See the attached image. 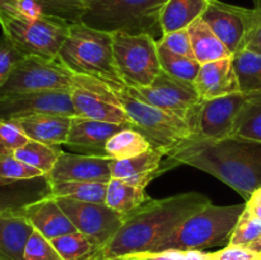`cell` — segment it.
<instances>
[{"label": "cell", "instance_id": "obj_1", "mask_svg": "<svg viewBox=\"0 0 261 260\" xmlns=\"http://www.w3.org/2000/svg\"><path fill=\"white\" fill-rule=\"evenodd\" d=\"M189 165L214 176L236 190L245 200L261 188V143L228 137L206 140L189 137L166 154V171Z\"/></svg>", "mask_w": 261, "mask_h": 260}, {"label": "cell", "instance_id": "obj_2", "mask_svg": "<svg viewBox=\"0 0 261 260\" xmlns=\"http://www.w3.org/2000/svg\"><path fill=\"white\" fill-rule=\"evenodd\" d=\"M211 204L200 193H184L165 199H150L132 212L111 241L98 252V260L150 252L181 223Z\"/></svg>", "mask_w": 261, "mask_h": 260}, {"label": "cell", "instance_id": "obj_3", "mask_svg": "<svg viewBox=\"0 0 261 260\" xmlns=\"http://www.w3.org/2000/svg\"><path fill=\"white\" fill-rule=\"evenodd\" d=\"M0 27L23 56L58 59L70 24L42 14L28 0H19L0 13Z\"/></svg>", "mask_w": 261, "mask_h": 260}, {"label": "cell", "instance_id": "obj_4", "mask_svg": "<svg viewBox=\"0 0 261 260\" xmlns=\"http://www.w3.org/2000/svg\"><path fill=\"white\" fill-rule=\"evenodd\" d=\"M58 59L74 74L99 79L114 91L125 87L115 64L112 33L84 23L70 24Z\"/></svg>", "mask_w": 261, "mask_h": 260}, {"label": "cell", "instance_id": "obj_5", "mask_svg": "<svg viewBox=\"0 0 261 260\" xmlns=\"http://www.w3.org/2000/svg\"><path fill=\"white\" fill-rule=\"evenodd\" d=\"M167 0H87L82 23L105 32L163 36L161 12Z\"/></svg>", "mask_w": 261, "mask_h": 260}, {"label": "cell", "instance_id": "obj_6", "mask_svg": "<svg viewBox=\"0 0 261 260\" xmlns=\"http://www.w3.org/2000/svg\"><path fill=\"white\" fill-rule=\"evenodd\" d=\"M246 203L236 205H213L209 204L201 211L189 217L172 233L166 237L150 252L166 250H205L222 246L229 241L240 216Z\"/></svg>", "mask_w": 261, "mask_h": 260}, {"label": "cell", "instance_id": "obj_7", "mask_svg": "<svg viewBox=\"0 0 261 260\" xmlns=\"http://www.w3.org/2000/svg\"><path fill=\"white\" fill-rule=\"evenodd\" d=\"M134 129L142 133L152 148L167 154L173 147L191 137L188 122L180 116L133 96L126 86L116 91Z\"/></svg>", "mask_w": 261, "mask_h": 260}, {"label": "cell", "instance_id": "obj_8", "mask_svg": "<svg viewBox=\"0 0 261 260\" xmlns=\"http://www.w3.org/2000/svg\"><path fill=\"white\" fill-rule=\"evenodd\" d=\"M117 71L126 87L140 88L154 82L161 69L157 41L147 33H112Z\"/></svg>", "mask_w": 261, "mask_h": 260}, {"label": "cell", "instance_id": "obj_9", "mask_svg": "<svg viewBox=\"0 0 261 260\" xmlns=\"http://www.w3.org/2000/svg\"><path fill=\"white\" fill-rule=\"evenodd\" d=\"M74 75L59 59L23 56L0 89V96L37 91L69 92Z\"/></svg>", "mask_w": 261, "mask_h": 260}, {"label": "cell", "instance_id": "obj_10", "mask_svg": "<svg viewBox=\"0 0 261 260\" xmlns=\"http://www.w3.org/2000/svg\"><path fill=\"white\" fill-rule=\"evenodd\" d=\"M69 93L76 116L114 124H132L116 91L99 79L75 74Z\"/></svg>", "mask_w": 261, "mask_h": 260}, {"label": "cell", "instance_id": "obj_11", "mask_svg": "<svg viewBox=\"0 0 261 260\" xmlns=\"http://www.w3.org/2000/svg\"><path fill=\"white\" fill-rule=\"evenodd\" d=\"M246 98L247 93L236 92L218 98L199 99L186 116L191 135L206 140L231 137L234 119Z\"/></svg>", "mask_w": 261, "mask_h": 260}, {"label": "cell", "instance_id": "obj_12", "mask_svg": "<svg viewBox=\"0 0 261 260\" xmlns=\"http://www.w3.org/2000/svg\"><path fill=\"white\" fill-rule=\"evenodd\" d=\"M76 231L83 233L101 251L124 224L126 216L106 203H88L69 198H56Z\"/></svg>", "mask_w": 261, "mask_h": 260}, {"label": "cell", "instance_id": "obj_13", "mask_svg": "<svg viewBox=\"0 0 261 260\" xmlns=\"http://www.w3.org/2000/svg\"><path fill=\"white\" fill-rule=\"evenodd\" d=\"M133 96L148 102L165 111L175 114L186 121L189 111L199 102V94L194 82L175 78L161 70L150 86L132 88L126 87Z\"/></svg>", "mask_w": 261, "mask_h": 260}, {"label": "cell", "instance_id": "obj_14", "mask_svg": "<svg viewBox=\"0 0 261 260\" xmlns=\"http://www.w3.org/2000/svg\"><path fill=\"white\" fill-rule=\"evenodd\" d=\"M36 115L76 116L69 92L37 91L0 96V119L17 120Z\"/></svg>", "mask_w": 261, "mask_h": 260}, {"label": "cell", "instance_id": "obj_15", "mask_svg": "<svg viewBox=\"0 0 261 260\" xmlns=\"http://www.w3.org/2000/svg\"><path fill=\"white\" fill-rule=\"evenodd\" d=\"M252 9L227 4L219 0H209V5L201 19L211 27L217 37L233 55L244 48Z\"/></svg>", "mask_w": 261, "mask_h": 260}, {"label": "cell", "instance_id": "obj_16", "mask_svg": "<svg viewBox=\"0 0 261 260\" xmlns=\"http://www.w3.org/2000/svg\"><path fill=\"white\" fill-rule=\"evenodd\" d=\"M114 160L103 155L82 154L63 152L48 173L51 183L61 181H99L111 180V166Z\"/></svg>", "mask_w": 261, "mask_h": 260}, {"label": "cell", "instance_id": "obj_17", "mask_svg": "<svg viewBox=\"0 0 261 260\" xmlns=\"http://www.w3.org/2000/svg\"><path fill=\"white\" fill-rule=\"evenodd\" d=\"M126 127H134V125L114 124L82 116H73L65 145L70 149L79 150L82 154L107 157L105 150L107 140L117 132Z\"/></svg>", "mask_w": 261, "mask_h": 260}, {"label": "cell", "instance_id": "obj_18", "mask_svg": "<svg viewBox=\"0 0 261 260\" xmlns=\"http://www.w3.org/2000/svg\"><path fill=\"white\" fill-rule=\"evenodd\" d=\"M51 195L47 175L24 180L0 177V214L22 213L28 205Z\"/></svg>", "mask_w": 261, "mask_h": 260}, {"label": "cell", "instance_id": "obj_19", "mask_svg": "<svg viewBox=\"0 0 261 260\" xmlns=\"http://www.w3.org/2000/svg\"><path fill=\"white\" fill-rule=\"evenodd\" d=\"M194 84L200 99H213L240 92L232 58L203 64Z\"/></svg>", "mask_w": 261, "mask_h": 260}, {"label": "cell", "instance_id": "obj_20", "mask_svg": "<svg viewBox=\"0 0 261 260\" xmlns=\"http://www.w3.org/2000/svg\"><path fill=\"white\" fill-rule=\"evenodd\" d=\"M22 213L32 224L33 228L48 240L76 232L73 222L53 195L31 204Z\"/></svg>", "mask_w": 261, "mask_h": 260}, {"label": "cell", "instance_id": "obj_21", "mask_svg": "<svg viewBox=\"0 0 261 260\" xmlns=\"http://www.w3.org/2000/svg\"><path fill=\"white\" fill-rule=\"evenodd\" d=\"M73 116L65 115H36L14 121L31 140L50 145L65 144Z\"/></svg>", "mask_w": 261, "mask_h": 260}, {"label": "cell", "instance_id": "obj_22", "mask_svg": "<svg viewBox=\"0 0 261 260\" xmlns=\"http://www.w3.org/2000/svg\"><path fill=\"white\" fill-rule=\"evenodd\" d=\"M33 231L23 213L0 214V260H23L25 244Z\"/></svg>", "mask_w": 261, "mask_h": 260}, {"label": "cell", "instance_id": "obj_23", "mask_svg": "<svg viewBox=\"0 0 261 260\" xmlns=\"http://www.w3.org/2000/svg\"><path fill=\"white\" fill-rule=\"evenodd\" d=\"M188 32L190 36L194 56L201 65L221 59L232 58L231 51L201 18L189 25Z\"/></svg>", "mask_w": 261, "mask_h": 260}, {"label": "cell", "instance_id": "obj_24", "mask_svg": "<svg viewBox=\"0 0 261 260\" xmlns=\"http://www.w3.org/2000/svg\"><path fill=\"white\" fill-rule=\"evenodd\" d=\"M209 0H167L161 12L163 35L186 30L191 23L201 18Z\"/></svg>", "mask_w": 261, "mask_h": 260}, {"label": "cell", "instance_id": "obj_25", "mask_svg": "<svg viewBox=\"0 0 261 260\" xmlns=\"http://www.w3.org/2000/svg\"><path fill=\"white\" fill-rule=\"evenodd\" d=\"M163 157L165 154L161 150L150 148L147 152L127 160H114L111 166V177L120 180L133 177L155 178L165 172V168L162 167Z\"/></svg>", "mask_w": 261, "mask_h": 260}, {"label": "cell", "instance_id": "obj_26", "mask_svg": "<svg viewBox=\"0 0 261 260\" xmlns=\"http://www.w3.org/2000/svg\"><path fill=\"white\" fill-rule=\"evenodd\" d=\"M150 198L145 193V188L134 185L129 181L111 178L107 184L106 200L105 203L110 208L127 216L132 212L137 211L144 205Z\"/></svg>", "mask_w": 261, "mask_h": 260}, {"label": "cell", "instance_id": "obj_27", "mask_svg": "<svg viewBox=\"0 0 261 260\" xmlns=\"http://www.w3.org/2000/svg\"><path fill=\"white\" fill-rule=\"evenodd\" d=\"M231 137L261 143V92L247 94L234 119Z\"/></svg>", "mask_w": 261, "mask_h": 260}, {"label": "cell", "instance_id": "obj_28", "mask_svg": "<svg viewBox=\"0 0 261 260\" xmlns=\"http://www.w3.org/2000/svg\"><path fill=\"white\" fill-rule=\"evenodd\" d=\"M152 148L149 140L134 127H126L112 135L106 143V155L115 161L127 160Z\"/></svg>", "mask_w": 261, "mask_h": 260}, {"label": "cell", "instance_id": "obj_29", "mask_svg": "<svg viewBox=\"0 0 261 260\" xmlns=\"http://www.w3.org/2000/svg\"><path fill=\"white\" fill-rule=\"evenodd\" d=\"M234 73L239 81L240 92H261V55L254 51L242 50L232 55Z\"/></svg>", "mask_w": 261, "mask_h": 260}, {"label": "cell", "instance_id": "obj_30", "mask_svg": "<svg viewBox=\"0 0 261 260\" xmlns=\"http://www.w3.org/2000/svg\"><path fill=\"white\" fill-rule=\"evenodd\" d=\"M51 183V181H50ZM107 184L99 181H61L51 183V195L88 203H105Z\"/></svg>", "mask_w": 261, "mask_h": 260}, {"label": "cell", "instance_id": "obj_31", "mask_svg": "<svg viewBox=\"0 0 261 260\" xmlns=\"http://www.w3.org/2000/svg\"><path fill=\"white\" fill-rule=\"evenodd\" d=\"M63 152L60 145H50L30 139L15 150L14 155L22 162L40 170L43 175H48Z\"/></svg>", "mask_w": 261, "mask_h": 260}, {"label": "cell", "instance_id": "obj_32", "mask_svg": "<svg viewBox=\"0 0 261 260\" xmlns=\"http://www.w3.org/2000/svg\"><path fill=\"white\" fill-rule=\"evenodd\" d=\"M63 260H98L99 250L81 232H73L50 240Z\"/></svg>", "mask_w": 261, "mask_h": 260}, {"label": "cell", "instance_id": "obj_33", "mask_svg": "<svg viewBox=\"0 0 261 260\" xmlns=\"http://www.w3.org/2000/svg\"><path fill=\"white\" fill-rule=\"evenodd\" d=\"M40 13L58 19L65 20L69 24L82 23L86 12L87 0H28Z\"/></svg>", "mask_w": 261, "mask_h": 260}, {"label": "cell", "instance_id": "obj_34", "mask_svg": "<svg viewBox=\"0 0 261 260\" xmlns=\"http://www.w3.org/2000/svg\"><path fill=\"white\" fill-rule=\"evenodd\" d=\"M158 58L163 71L182 81L194 82L200 70L201 64L195 58L173 54L161 46H158Z\"/></svg>", "mask_w": 261, "mask_h": 260}, {"label": "cell", "instance_id": "obj_35", "mask_svg": "<svg viewBox=\"0 0 261 260\" xmlns=\"http://www.w3.org/2000/svg\"><path fill=\"white\" fill-rule=\"evenodd\" d=\"M261 236V219L255 216L249 208H245L240 216L233 232L229 237L228 245L249 246Z\"/></svg>", "mask_w": 261, "mask_h": 260}, {"label": "cell", "instance_id": "obj_36", "mask_svg": "<svg viewBox=\"0 0 261 260\" xmlns=\"http://www.w3.org/2000/svg\"><path fill=\"white\" fill-rule=\"evenodd\" d=\"M45 176L40 170L18 160L13 152L0 150V177L8 180H24Z\"/></svg>", "mask_w": 261, "mask_h": 260}, {"label": "cell", "instance_id": "obj_37", "mask_svg": "<svg viewBox=\"0 0 261 260\" xmlns=\"http://www.w3.org/2000/svg\"><path fill=\"white\" fill-rule=\"evenodd\" d=\"M23 260H63L51 241L38 231H33L24 247Z\"/></svg>", "mask_w": 261, "mask_h": 260}, {"label": "cell", "instance_id": "obj_38", "mask_svg": "<svg viewBox=\"0 0 261 260\" xmlns=\"http://www.w3.org/2000/svg\"><path fill=\"white\" fill-rule=\"evenodd\" d=\"M28 140L30 138L14 121L0 119V150L14 153Z\"/></svg>", "mask_w": 261, "mask_h": 260}, {"label": "cell", "instance_id": "obj_39", "mask_svg": "<svg viewBox=\"0 0 261 260\" xmlns=\"http://www.w3.org/2000/svg\"><path fill=\"white\" fill-rule=\"evenodd\" d=\"M157 45L173 54L188 56V58H195L193 53V46H191L188 28L186 30L175 31V32L165 33L161 37V40L157 41Z\"/></svg>", "mask_w": 261, "mask_h": 260}, {"label": "cell", "instance_id": "obj_40", "mask_svg": "<svg viewBox=\"0 0 261 260\" xmlns=\"http://www.w3.org/2000/svg\"><path fill=\"white\" fill-rule=\"evenodd\" d=\"M23 58L22 54L13 46L7 37H0V89L9 78L15 64Z\"/></svg>", "mask_w": 261, "mask_h": 260}, {"label": "cell", "instance_id": "obj_41", "mask_svg": "<svg viewBox=\"0 0 261 260\" xmlns=\"http://www.w3.org/2000/svg\"><path fill=\"white\" fill-rule=\"evenodd\" d=\"M244 48L261 55V4L252 8L249 30L245 37Z\"/></svg>", "mask_w": 261, "mask_h": 260}, {"label": "cell", "instance_id": "obj_42", "mask_svg": "<svg viewBox=\"0 0 261 260\" xmlns=\"http://www.w3.org/2000/svg\"><path fill=\"white\" fill-rule=\"evenodd\" d=\"M211 260H261V255L246 246L227 245L222 250L209 252Z\"/></svg>", "mask_w": 261, "mask_h": 260}, {"label": "cell", "instance_id": "obj_43", "mask_svg": "<svg viewBox=\"0 0 261 260\" xmlns=\"http://www.w3.org/2000/svg\"><path fill=\"white\" fill-rule=\"evenodd\" d=\"M143 260H185V251L180 250H166L160 252H139L133 254Z\"/></svg>", "mask_w": 261, "mask_h": 260}, {"label": "cell", "instance_id": "obj_44", "mask_svg": "<svg viewBox=\"0 0 261 260\" xmlns=\"http://www.w3.org/2000/svg\"><path fill=\"white\" fill-rule=\"evenodd\" d=\"M246 206L255 214V216L259 217L261 219V188L257 189V190L252 194L251 198L246 201Z\"/></svg>", "mask_w": 261, "mask_h": 260}, {"label": "cell", "instance_id": "obj_45", "mask_svg": "<svg viewBox=\"0 0 261 260\" xmlns=\"http://www.w3.org/2000/svg\"><path fill=\"white\" fill-rule=\"evenodd\" d=\"M185 260H211V255L201 250H190L185 251Z\"/></svg>", "mask_w": 261, "mask_h": 260}, {"label": "cell", "instance_id": "obj_46", "mask_svg": "<svg viewBox=\"0 0 261 260\" xmlns=\"http://www.w3.org/2000/svg\"><path fill=\"white\" fill-rule=\"evenodd\" d=\"M18 2H19V0H0V13H2L3 10L8 9V8L15 7V5L18 4Z\"/></svg>", "mask_w": 261, "mask_h": 260}, {"label": "cell", "instance_id": "obj_47", "mask_svg": "<svg viewBox=\"0 0 261 260\" xmlns=\"http://www.w3.org/2000/svg\"><path fill=\"white\" fill-rule=\"evenodd\" d=\"M247 247H249V249H251L252 251L257 252V254L261 255V236L256 240V241L252 242V244L249 245V246H247Z\"/></svg>", "mask_w": 261, "mask_h": 260}, {"label": "cell", "instance_id": "obj_48", "mask_svg": "<svg viewBox=\"0 0 261 260\" xmlns=\"http://www.w3.org/2000/svg\"><path fill=\"white\" fill-rule=\"evenodd\" d=\"M107 260H143V259H140V257L137 256V255H124V256L111 257V259H107Z\"/></svg>", "mask_w": 261, "mask_h": 260}, {"label": "cell", "instance_id": "obj_49", "mask_svg": "<svg viewBox=\"0 0 261 260\" xmlns=\"http://www.w3.org/2000/svg\"><path fill=\"white\" fill-rule=\"evenodd\" d=\"M256 4H261V0H256Z\"/></svg>", "mask_w": 261, "mask_h": 260}, {"label": "cell", "instance_id": "obj_50", "mask_svg": "<svg viewBox=\"0 0 261 260\" xmlns=\"http://www.w3.org/2000/svg\"><path fill=\"white\" fill-rule=\"evenodd\" d=\"M96 260H97V259H96Z\"/></svg>", "mask_w": 261, "mask_h": 260}]
</instances>
